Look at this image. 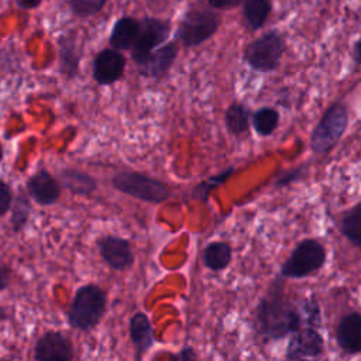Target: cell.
Returning <instances> with one entry per match:
<instances>
[{
	"label": "cell",
	"instance_id": "cell-30",
	"mask_svg": "<svg viewBox=\"0 0 361 361\" xmlns=\"http://www.w3.org/2000/svg\"><path fill=\"white\" fill-rule=\"evenodd\" d=\"M212 7L219 10H228L238 6L243 0H207Z\"/></svg>",
	"mask_w": 361,
	"mask_h": 361
},
{
	"label": "cell",
	"instance_id": "cell-19",
	"mask_svg": "<svg viewBox=\"0 0 361 361\" xmlns=\"http://www.w3.org/2000/svg\"><path fill=\"white\" fill-rule=\"evenodd\" d=\"M62 185L73 195L90 196L97 189V180L79 169H65L61 173Z\"/></svg>",
	"mask_w": 361,
	"mask_h": 361
},
{
	"label": "cell",
	"instance_id": "cell-2",
	"mask_svg": "<svg viewBox=\"0 0 361 361\" xmlns=\"http://www.w3.org/2000/svg\"><path fill=\"white\" fill-rule=\"evenodd\" d=\"M303 322L289 336L286 361H320L324 341L320 327V309L316 300L307 299L302 303Z\"/></svg>",
	"mask_w": 361,
	"mask_h": 361
},
{
	"label": "cell",
	"instance_id": "cell-28",
	"mask_svg": "<svg viewBox=\"0 0 361 361\" xmlns=\"http://www.w3.org/2000/svg\"><path fill=\"white\" fill-rule=\"evenodd\" d=\"M11 190L7 183L0 180V217L6 214L11 206Z\"/></svg>",
	"mask_w": 361,
	"mask_h": 361
},
{
	"label": "cell",
	"instance_id": "cell-18",
	"mask_svg": "<svg viewBox=\"0 0 361 361\" xmlns=\"http://www.w3.org/2000/svg\"><path fill=\"white\" fill-rule=\"evenodd\" d=\"M233 258L231 245L226 241H212L203 250V264L212 271L226 269Z\"/></svg>",
	"mask_w": 361,
	"mask_h": 361
},
{
	"label": "cell",
	"instance_id": "cell-26",
	"mask_svg": "<svg viewBox=\"0 0 361 361\" xmlns=\"http://www.w3.org/2000/svg\"><path fill=\"white\" fill-rule=\"evenodd\" d=\"M28 214H30V203L24 195H20L16 202V206L13 209V216H11V224L16 231H18L20 228L24 227V224L28 219Z\"/></svg>",
	"mask_w": 361,
	"mask_h": 361
},
{
	"label": "cell",
	"instance_id": "cell-25",
	"mask_svg": "<svg viewBox=\"0 0 361 361\" xmlns=\"http://www.w3.org/2000/svg\"><path fill=\"white\" fill-rule=\"evenodd\" d=\"M107 0H71V10L78 17H90L99 13Z\"/></svg>",
	"mask_w": 361,
	"mask_h": 361
},
{
	"label": "cell",
	"instance_id": "cell-16",
	"mask_svg": "<svg viewBox=\"0 0 361 361\" xmlns=\"http://www.w3.org/2000/svg\"><path fill=\"white\" fill-rule=\"evenodd\" d=\"M128 331L135 355L141 358L155 343V333L149 317L142 312H135L130 319Z\"/></svg>",
	"mask_w": 361,
	"mask_h": 361
},
{
	"label": "cell",
	"instance_id": "cell-33",
	"mask_svg": "<svg viewBox=\"0 0 361 361\" xmlns=\"http://www.w3.org/2000/svg\"><path fill=\"white\" fill-rule=\"evenodd\" d=\"M360 56H361V55H360V41H357V42L354 44V56H353L357 65H360Z\"/></svg>",
	"mask_w": 361,
	"mask_h": 361
},
{
	"label": "cell",
	"instance_id": "cell-3",
	"mask_svg": "<svg viewBox=\"0 0 361 361\" xmlns=\"http://www.w3.org/2000/svg\"><path fill=\"white\" fill-rule=\"evenodd\" d=\"M107 307L106 292L96 283L82 285L72 299L68 310V323L71 327L89 331L94 329L102 317L104 316Z\"/></svg>",
	"mask_w": 361,
	"mask_h": 361
},
{
	"label": "cell",
	"instance_id": "cell-20",
	"mask_svg": "<svg viewBox=\"0 0 361 361\" xmlns=\"http://www.w3.org/2000/svg\"><path fill=\"white\" fill-rule=\"evenodd\" d=\"M59 61H61V72L72 79L78 75L80 56L76 49V41L72 35H62L59 38Z\"/></svg>",
	"mask_w": 361,
	"mask_h": 361
},
{
	"label": "cell",
	"instance_id": "cell-24",
	"mask_svg": "<svg viewBox=\"0 0 361 361\" xmlns=\"http://www.w3.org/2000/svg\"><path fill=\"white\" fill-rule=\"evenodd\" d=\"M279 124V113L272 107H261L252 114V127L257 134L271 135Z\"/></svg>",
	"mask_w": 361,
	"mask_h": 361
},
{
	"label": "cell",
	"instance_id": "cell-4",
	"mask_svg": "<svg viewBox=\"0 0 361 361\" xmlns=\"http://www.w3.org/2000/svg\"><path fill=\"white\" fill-rule=\"evenodd\" d=\"M348 126V110L347 107L336 102L333 103L323 114L320 121L312 131L310 135V148L314 154L324 155L330 152L343 134L345 133Z\"/></svg>",
	"mask_w": 361,
	"mask_h": 361
},
{
	"label": "cell",
	"instance_id": "cell-13",
	"mask_svg": "<svg viewBox=\"0 0 361 361\" xmlns=\"http://www.w3.org/2000/svg\"><path fill=\"white\" fill-rule=\"evenodd\" d=\"M336 340L338 347L348 355L361 351V314L350 312L343 316L336 329Z\"/></svg>",
	"mask_w": 361,
	"mask_h": 361
},
{
	"label": "cell",
	"instance_id": "cell-23",
	"mask_svg": "<svg viewBox=\"0 0 361 361\" xmlns=\"http://www.w3.org/2000/svg\"><path fill=\"white\" fill-rule=\"evenodd\" d=\"M224 121L231 134L241 135L250 128V111L244 104L235 102L226 110Z\"/></svg>",
	"mask_w": 361,
	"mask_h": 361
},
{
	"label": "cell",
	"instance_id": "cell-10",
	"mask_svg": "<svg viewBox=\"0 0 361 361\" xmlns=\"http://www.w3.org/2000/svg\"><path fill=\"white\" fill-rule=\"evenodd\" d=\"M34 357L35 361H72V341L61 331H47L38 338L34 348Z\"/></svg>",
	"mask_w": 361,
	"mask_h": 361
},
{
	"label": "cell",
	"instance_id": "cell-9",
	"mask_svg": "<svg viewBox=\"0 0 361 361\" xmlns=\"http://www.w3.org/2000/svg\"><path fill=\"white\" fill-rule=\"evenodd\" d=\"M171 25L159 18L147 17L140 23L137 38L131 47V58L140 66L145 62L152 51L158 45L166 41L169 37Z\"/></svg>",
	"mask_w": 361,
	"mask_h": 361
},
{
	"label": "cell",
	"instance_id": "cell-15",
	"mask_svg": "<svg viewBox=\"0 0 361 361\" xmlns=\"http://www.w3.org/2000/svg\"><path fill=\"white\" fill-rule=\"evenodd\" d=\"M176 54H178V48L173 42L159 47L157 51H152L149 54V56L145 59L144 63L138 66L140 73L152 79L164 78L172 68Z\"/></svg>",
	"mask_w": 361,
	"mask_h": 361
},
{
	"label": "cell",
	"instance_id": "cell-17",
	"mask_svg": "<svg viewBox=\"0 0 361 361\" xmlns=\"http://www.w3.org/2000/svg\"><path fill=\"white\" fill-rule=\"evenodd\" d=\"M140 28V21L133 17H121L116 21L109 42L116 51L131 49Z\"/></svg>",
	"mask_w": 361,
	"mask_h": 361
},
{
	"label": "cell",
	"instance_id": "cell-21",
	"mask_svg": "<svg viewBox=\"0 0 361 361\" xmlns=\"http://www.w3.org/2000/svg\"><path fill=\"white\" fill-rule=\"evenodd\" d=\"M243 17L247 28L258 30L264 25L271 13L269 0H243Z\"/></svg>",
	"mask_w": 361,
	"mask_h": 361
},
{
	"label": "cell",
	"instance_id": "cell-5",
	"mask_svg": "<svg viewBox=\"0 0 361 361\" xmlns=\"http://www.w3.org/2000/svg\"><path fill=\"white\" fill-rule=\"evenodd\" d=\"M111 186L127 196L152 204L164 203L171 196V192L164 182L141 172H118L111 178Z\"/></svg>",
	"mask_w": 361,
	"mask_h": 361
},
{
	"label": "cell",
	"instance_id": "cell-12",
	"mask_svg": "<svg viewBox=\"0 0 361 361\" xmlns=\"http://www.w3.org/2000/svg\"><path fill=\"white\" fill-rule=\"evenodd\" d=\"M126 59L116 49H102L93 61V78L99 85H111L124 73Z\"/></svg>",
	"mask_w": 361,
	"mask_h": 361
},
{
	"label": "cell",
	"instance_id": "cell-29",
	"mask_svg": "<svg viewBox=\"0 0 361 361\" xmlns=\"http://www.w3.org/2000/svg\"><path fill=\"white\" fill-rule=\"evenodd\" d=\"M302 176V168H296V169H290L289 172H286L285 175H282L278 180H276V186H281V185H286L298 178Z\"/></svg>",
	"mask_w": 361,
	"mask_h": 361
},
{
	"label": "cell",
	"instance_id": "cell-11",
	"mask_svg": "<svg viewBox=\"0 0 361 361\" xmlns=\"http://www.w3.org/2000/svg\"><path fill=\"white\" fill-rule=\"evenodd\" d=\"M97 248L103 261L114 271H124L134 262L131 244L118 235H103L97 240Z\"/></svg>",
	"mask_w": 361,
	"mask_h": 361
},
{
	"label": "cell",
	"instance_id": "cell-22",
	"mask_svg": "<svg viewBox=\"0 0 361 361\" xmlns=\"http://www.w3.org/2000/svg\"><path fill=\"white\" fill-rule=\"evenodd\" d=\"M341 234L355 247H361V203H355L348 209L340 221Z\"/></svg>",
	"mask_w": 361,
	"mask_h": 361
},
{
	"label": "cell",
	"instance_id": "cell-8",
	"mask_svg": "<svg viewBox=\"0 0 361 361\" xmlns=\"http://www.w3.org/2000/svg\"><path fill=\"white\" fill-rule=\"evenodd\" d=\"M285 51V41L278 31H268L250 42L244 51L245 62L258 72L276 69Z\"/></svg>",
	"mask_w": 361,
	"mask_h": 361
},
{
	"label": "cell",
	"instance_id": "cell-32",
	"mask_svg": "<svg viewBox=\"0 0 361 361\" xmlns=\"http://www.w3.org/2000/svg\"><path fill=\"white\" fill-rule=\"evenodd\" d=\"M8 283V279H7V274H6V269L0 267V290H3Z\"/></svg>",
	"mask_w": 361,
	"mask_h": 361
},
{
	"label": "cell",
	"instance_id": "cell-7",
	"mask_svg": "<svg viewBox=\"0 0 361 361\" xmlns=\"http://www.w3.org/2000/svg\"><path fill=\"white\" fill-rule=\"evenodd\" d=\"M220 25V17L214 11L188 10L176 28V38L185 47H196L212 38Z\"/></svg>",
	"mask_w": 361,
	"mask_h": 361
},
{
	"label": "cell",
	"instance_id": "cell-34",
	"mask_svg": "<svg viewBox=\"0 0 361 361\" xmlns=\"http://www.w3.org/2000/svg\"><path fill=\"white\" fill-rule=\"evenodd\" d=\"M1 157H3V152H1V145H0V161H1Z\"/></svg>",
	"mask_w": 361,
	"mask_h": 361
},
{
	"label": "cell",
	"instance_id": "cell-1",
	"mask_svg": "<svg viewBox=\"0 0 361 361\" xmlns=\"http://www.w3.org/2000/svg\"><path fill=\"white\" fill-rule=\"evenodd\" d=\"M302 322V305L296 306L283 295L279 276L257 306V333L267 340H281L295 331Z\"/></svg>",
	"mask_w": 361,
	"mask_h": 361
},
{
	"label": "cell",
	"instance_id": "cell-14",
	"mask_svg": "<svg viewBox=\"0 0 361 361\" xmlns=\"http://www.w3.org/2000/svg\"><path fill=\"white\" fill-rule=\"evenodd\" d=\"M27 190L38 204L49 206L59 199L61 185L47 169L42 168L27 180Z\"/></svg>",
	"mask_w": 361,
	"mask_h": 361
},
{
	"label": "cell",
	"instance_id": "cell-27",
	"mask_svg": "<svg viewBox=\"0 0 361 361\" xmlns=\"http://www.w3.org/2000/svg\"><path fill=\"white\" fill-rule=\"evenodd\" d=\"M233 168H228L227 171H223L221 173H219V175H214V176H212V178H209L207 180H204V182H202V183H199L197 185V188H196V192H197V196L199 197H206L207 195H209V192L214 188V186H217V185H221L231 173H233Z\"/></svg>",
	"mask_w": 361,
	"mask_h": 361
},
{
	"label": "cell",
	"instance_id": "cell-31",
	"mask_svg": "<svg viewBox=\"0 0 361 361\" xmlns=\"http://www.w3.org/2000/svg\"><path fill=\"white\" fill-rule=\"evenodd\" d=\"M42 0H17L18 6L21 8H25V10H30V8H35L41 4Z\"/></svg>",
	"mask_w": 361,
	"mask_h": 361
},
{
	"label": "cell",
	"instance_id": "cell-6",
	"mask_svg": "<svg viewBox=\"0 0 361 361\" xmlns=\"http://www.w3.org/2000/svg\"><path fill=\"white\" fill-rule=\"evenodd\" d=\"M326 248L316 238H305L298 243L288 259L282 264L279 276L300 279L319 271L326 262Z\"/></svg>",
	"mask_w": 361,
	"mask_h": 361
}]
</instances>
